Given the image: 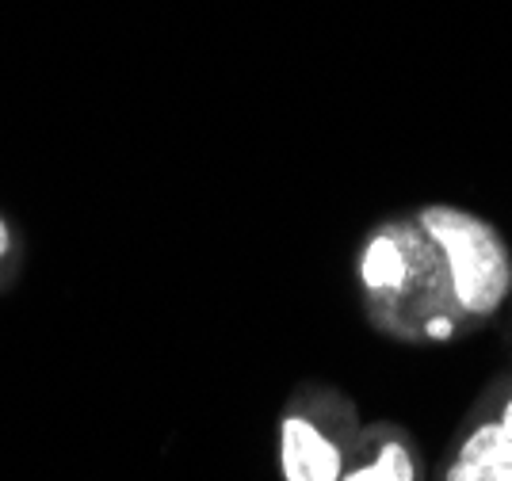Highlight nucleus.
Returning a JSON list of instances; mask_svg holds the SVG:
<instances>
[{"label":"nucleus","instance_id":"nucleus-2","mask_svg":"<svg viewBox=\"0 0 512 481\" xmlns=\"http://www.w3.org/2000/svg\"><path fill=\"white\" fill-rule=\"evenodd\" d=\"M417 222L444 252L455 302L467 317H490L512 287V260L486 218L459 207H425Z\"/></svg>","mask_w":512,"mask_h":481},{"label":"nucleus","instance_id":"nucleus-4","mask_svg":"<svg viewBox=\"0 0 512 481\" xmlns=\"http://www.w3.org/2000/svg\"><path fill=\"white\" fill-rule=\"evenodd\" d=\"M448 481H512V440L505 436V428H474L451 462Z\"/></svg>","mask_w":512,"mask_h":481},{"label":"nucleus","instance_id":"nucleus-6","mask_svg":"<svg viewBox=\"0 0 512 481\" xmlns=\"http://www.w3.org/2000/svg\"><path fill=\"white\" fill-rule=\"evenodd\" d=\"M8 252H12V230H8L4 218H0V264L8 260Z\"/></svg>","mask_w":512,"mask_h":481},{"label":"nucleus","instance_id":"nucleus-7","mask_svg":"<svg viewBox=\"0 0 512 481\" xmlns=\"http://www.w3.org/2000/svg\"><path fill=\"white\" fill-rule=\"evenodd\" d=\"M501 428H505V436L512 440V398H509V405H505V413H501V420H497Z\"/></svg>","mask_w":512,"mask_h":481},{"label":"nucleus","instance_id":"nucleus-3","mask_svg":"<svg viewBox=\"0 0 512 481\" xmlns=\"http://www.w3.org/2000/svg\"><path fill=\"white\" fill-rule=\"evenodd\" d=\"M279 462L287 481H341V451L302 417L279 424Z\"/></svg>","mask_w":512,"mask_h":481},{"label":"nucleus","instance_id":"nucleus-5","mask_svg":"<svg viewBox=\"0 0 512 481\" xmlns=\"http://www.w3.org/2000/svg\"><path fill=\"white\" fill-rule=\"evenodd\" d=\"M341 481H417V466H413V455L402 443H386L375 459L360 466L356 474H348Z\"/></svg>","mask_w":512,"mask_h":481},{"label":"nucleus","instance_id":"nucleus-1","mask_svg":"<svg viewBox=\"0 0 512 481\" xmlns=\"http://www.w3.org/2000/svg\"><path fill=\"white\" fill-rule=\"evenodd\" d=\"M363 291L375 306V321L409 336L444 340L467 317L455 302L444 252L413 222H390L367 241L360 256Z\"/></svg>","mask_w":512,"mask_h":481}]
</instances>
